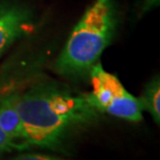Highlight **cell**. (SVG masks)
<instances>
[{"label":"cell","mask_w":160,"mask_h":160,"mask_svg":"<svg viewBox=\"0 0 160 160\" xmlns=\"http://www.w3.org/2000/svg\"><path fill=\"white\" fill-rule=\"evenodd\" d=\"M90 77L93 90L87 97L96 110L129 122L142 120L141 101L127 91L117 76L106 71L98 62L91 68Z\"/></svg>","instance_id":"3957f363"},{"label":"cell","mask_w":160,"mask_h":160,"mask_svg":"<svg viewBox=\"0 0 160 160\" xmlns=\"http://www.w3.org/2000/svg\"><path fill=\"white\" fill-rule=\"evenodd\" d=\"M14 89H17L15 81H11L8 79L0 80V99H1L6 93H8V92H11Z\"/></svg>","instance_id":"ba28073f"},{"label":"cell","mask_w":160,"mask_h":160,"mask_svg":"<svg viewBox=\"0 0 160 160\" xmlns=\"http://www.w3.org/2000/svg\"><path fill=\"white\" fill-rule=\"evenodd\" d=\"M115 26L113 0H95L75 26L55 61L56 72L71 78L90 73L110 43Z\"/></svg>","instance_id":"7a4b0ae2"},{"label":"cell","mask_w":160,"mask_h":160,"mask_svg":"<svg viewBox=\"0 0 160 160\" xmlns=\"http://www.w3.org/2000/svg\"><path fill=\"white\" fill-rule=\"evenodd\" d=\"M11 150H14L11 141H9L8 138L0 129V156L3 155L6 152L11 151Z\"/></svg>","instance_id":"9c48e42d"},{"label":"cell","mask_w":160,"mask_h":160,"mask_svg":"<svg viewBox=\"0 0 160 160\" xmlns=\"http://www.w3.org/2000/svg\"><path fill=\"white\" fill-rule=\"evenodd\" d=\"M9 160H64L62 158L50 156L46 154H36V153H28V154H22L16 156Z\"/></svg>","instance_id":"52a82bcc"},{"label":"cell","mask_w":160,"mask_h":160,"mask_svg":"<svg viewBox=\"0 0 160 160\" xmlns=\"http://www.w3.org/2000/svg\"><path fill=\"white\" fill-rule=\"evenodd\" d=\"M20 90L14 89L0 99V129L11 141L14 150L28 149L24 126L18 110Z\"/></svg>","instance_id":"5b68a950"},{"label":"cell","mask_w":160,"mask_h":160,"mask_svg":"<svg viewBox=\"0 0 160 160\" xmlns=\"http://www.w3.org/2000/svg\"><path fill=\"white\" fill-rule=\"evenodd\" d=\"M31 12L14 0L0 1V56L17 39L28 32Z\"/></svg>","instance_id":"277c9868"},{"label":"cell","mask_w":160,"mask_h":160,"mask_svg":"<svg viewBox=\"0 0 160 160\" xmlns=\"http://www.w3.org/2000/svg\"><path fill=\"white\" fill-rule=\"evenodd\" d=\"M142 110L149 112L157 125L160 123V81L159 77H154L146 86L141 96L138 98Z\"/></svg>","instance_id":"8992f818"},{"label":"cell","mask_w":160,"mask_h":160,"mask_svg":"<svg viewBox=\"0 0 160 160\" xmlns=\"http://www.w3.org/2000/svg\"><path fill=\"white\" fill-rule=\"evenodd\" d=\"M18 110L30 147L62 151L77 133L98 120L87 94L54 81H40L20 91Z\"/></svg>","instance_id":"6da1fadb"}]
</instances>
